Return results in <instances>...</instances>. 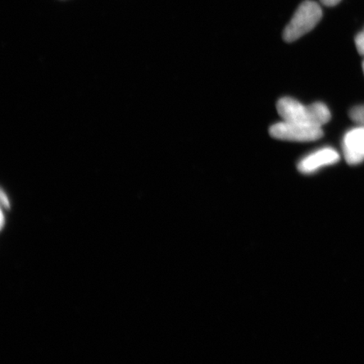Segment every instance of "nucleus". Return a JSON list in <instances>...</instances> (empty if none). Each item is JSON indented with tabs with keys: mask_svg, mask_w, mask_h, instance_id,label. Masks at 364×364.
<instances>
[{
	"mask_svg": "<svg viewBox=\"0 0 364 364\" xmlns=\"http://www.w3.org/2000/svg\"><path fill=\"white\" fill-rule=\"evenodd\" d=\"M340 161L338 151L332 148H323L309 154L299 161L298 170L302 174H313L321 168L334 165Z\"/></svg>",
	"mask_w": 364,
	"mask_h": 364,
	"instance_id": "obj_4",
	"label": "nucleus"
},
{
	"mask_svg": "<svg viewBox=\"0 0 364 364\" xmlns=\"http://www.w3.org/2000/svg\"><path fill=\"white\" fill-rule=\"evenodd\" d=\"M2 202L6 208H10V203H9L8 198L4 192L1 193Z\"/></svg>",
	"mask_w": 364,
	"mask_h": 364,
	"instance_id": "obj_9",
	"label": "nucleus"
},
{
	"mask_svg": "<svg viewBox=\"0 0 364 364\" xmlns=\"http://www.w3.org/2000/svg\"><path fill=\"white\" fill-rule=\"evenodd\" d=\"M4 213H1V227H4Z\"/></svg>",
	"mask_w": 364,
	"mask_h": 364,
	"instance_id": "obj_10",
	"label": "nucleus"
},
{
	"mask_svg": "<svg viewBox=\"0 0 364 364\" xmlns=\"http://www.w3.org/2000/svg\"><path fill=\"white\" fill-rule=\"evenodd\" d=\"M343 149L349 165H358L364 161V126L358 125L344 135Z\"/></svg>",
	"mask_w": 364,
	"mask_h": 364,
	"instance_id": "obj_5",
	"label": "nucleus"
},
{
	"mask_svg": "<svg viewBox=\"0 0 364 364\" xmlns=\"http://www.w3.org/2000/svg\"><path fill=\"white\" fill-rule=\"evenodd\" d=\"M355 44H356L358 52L364 56V29L355 38Z\"/></svg>",
	"mask_w": 364,
	"mask_h": 364,
	"instance_id": "obj_7",
	"label": "nucleus"
},
{
	"mask_svg": "<svg viewBox=\"0 0 364 364\" xmlns=\"http://www.w3.org/2000/svg\"><path fill=\"white\" fill-rule=\"evenodd\" d=\"M277 112L284 121L323 127L331 120V112L325 104L316 102L309 106L296 100L284 97L277 105Z\"/></svg>",
	"mask_w": 364,
	"mask_h": 364,
	"instance_id": "obj_1",
	"label": "nucleus"
},
{
	"mask_svg": "<svg viewBox=\"0 0 364 364\" xmlns=\"http://www.w3.org/2000/svg\"><path fill=\"white\" fill-rule=\"evenodd\" d=\"M322 18L320 4L312 0L303 2L284 31L287 43H293L312 31Z\"/></svg>",
	"mask_w": 364,
	"mask_h": 364,
	"instance_id": "obj_2",
	"label": "nucleus"
},
{
	"mask_svg": "<svg viewBox=\"0 0 364 364\" xmlns=\"http://www.w3.org/2000/svg\"><path fill=\"white\" fill-rule=\"evenodd\" d=\"M363 73H364V61L363 63Z\"/></svg>",
	"mask_w": 364,
	"mask_h": 364,
	"instance_id": "obj_11",
	"label": "nucleus"
},
{
	"mask_svg": "<svg viewBox=\"0 0 364 364\" xmlns=\"http://www.w3.org/2000/svg\"><path fill=\"white\" fill-rule=\"evenodd\" d=\"M272 138L292 142H313L323 136L321 127L284 121L272 125L269 129Z\"/></svg>",
	"mask_w": 364,
	"mask_h": 364,
	"instance_id": "obj_3",
	"label": "nucleus"
},
{
	"mask_svg": "<svg viewBox=\"0 0 364 364\" xmlns=\"http://www.w3.org/2000/svg\"><path fill=\"white\" fill-rule=\"evenodd\" d=\"M341 0H321L322 4H324L326 6L333 7L338 4Z\"/></svg>",
	"mask_w": 364,
	"mask_h": 364,
	"instance_id": "obj_8",
	"label": "nucleus"
},
{
	"mask_svg": "<svg viewBox=\"0 0 364 364\" xmlns=\"http://www.w3.org/2000/svg\"><path fill=\"white\" fill-rule=\"evenodd\" d=\"M351 119L359 126H364V105L355 107L349 112Z\"/></svg>",
	"mask_w": 364,
	"mask_h": 364,
	"instance_id": "obj_6",
	"label": "nucleus"
}]
</instances>
